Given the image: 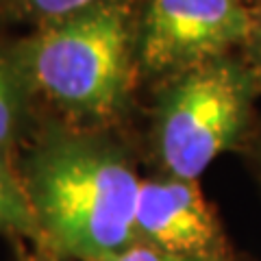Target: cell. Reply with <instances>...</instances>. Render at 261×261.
<instances>
[{"label":"cell","instance_id":"6da1fadb","mask_svg":"<svg viewBox=\"0 0 261 261\" xmlns=\"http://www.w3.org/2000/svg\"><path fill=\"white\" fill-rule=\"evenodd\" d=\"M20 172L39 246L55 259L107 261L137 244L142 181L113 142L81 130H48Z\"/></svg>","mask_w":261,"mask_h":261},{"label":"cell","instance_id":"7a4b0ae2","mask_svg":"<svg viewBox=\"0 0 261 261\" xmlns=\"http://www.w3.org/2000/svg\"><path fill=\"white\" fill-rule=\"evenodd\" d=\"M24 87L79 120H113L124 109L137 68V27L126 0H100L46 22L18 46Z\"/></svg>","mask_w":261,"mask_h":261},{"label":"cell","instance_id":"3957f363","mask_svg":"<svg viewBox=\"0 0 261 261\" xmlns=\"http://www.w3.org/2000/svg\"><path fill=\"white\" fill-rule=\"evenodd\" d=\"M261 96L242 53L166 79L154 109L152 142L166 174L196 181L209 163L252 133Z\"/></svg>","mask_w":261,"mask_h":261},{"label":"cell","instance_id":"277c9868","mask_svg":"<svg viewBox=\"0 0 261 261\" xmlns=\"http://www.w3.org/2000/svg\"><path fill=\"white\" fill-rule=\"evenodd\" d=\"M250 29L246 0H146L137 24V68L148 76L172 79L242 53Z\"/></svg>","mask_w":261,"mask_h":261},{"label":"cell","instance_id":"5b68a950","mask_svg":"<svg viewBox=\"0 0 261 261\" xmlns=\"http://www.w3.org/2000/svg\"><path fill=\"white\" fill-rule=\"evenodd\" d=\"M137 244L176 255L235 259L214 209L196 181L163 174L140 185L135 209Z\"/></svg>","mask_w":261,"mask_h":261},{"label":"cell","instance_id":"8992f818","mask_svg":"<svg viewBox=\"0 0 261 261\" xmlns=\"http://www.w3.org/2000/svg\"><path fill=\"white\" fill-rule=\"evenodd\" d=\"M0 233L39 244V226L27 185L22 172L11 166L5 146H0Z\"/></svg>","mask_w":261,"mask_h":261},{"label":"cell","instance_id":"52a82bcc","mask_svg":"<svg viewBox=\"0 0 261 261\" xmlns=\"http://www.w3.org/2000/svg\"><path fill=\"white\" fill-rule=\"evenodd\" d=\"M22 79L13 59L0 53V146L13 142L22 118Z\"/></svg>","mask_w":261,"mask_h":261},{"label":"cell","instance_id":"ba28073f","mask_svg":"<svg viewBox=\"0 0 261 261\" xmlns=\"http://www.w3.org/2000/svg\"><path fill=\"white\" fill-rule=\"evenodd\" d=\"M96 3H100V0H20V7L24 15L46 24L61 20L65 15L79 13Z\"/></svg>","mask_w":261,"mask_h":261},{"label":"cell","instance_id":"9c48e42d","mask_svg":"<svg viewBox=\"0 0 261 261\" xmlns=\"http://www.w3.org/2000/svg\"><path fill=\"white\" fill-rule=\"evenodd\" d=\"M107 261H235V259H207V257H192V255H176V252L159 250L146 244H133L124 252L111 257Z\"/></svg>","mask_w":261,"mask_h":261},{"label":"cell","instance_id":"30bf717a","mask_svg":"<svg viewBox=\"0 0 261 261\" xmlns=\"http://www.w3.org/2000/svg\"><path fill=\"white\" fill-rule=\"evenodd\" d=\"M242 57L248 63L252 76H255L257 85L261 89V9L252 11V29H250L246 46L242 48Z\"/></svg>","mask_w":261,"mask_h":261},{"label":"cell","instance_id":"8fae6325","mask_svg":"<svg viewBox=\"0 0 261 261\" xmlns=\"http://www.w3.org/2000/svg\"><path fill=\"white\" fill-rule=\"evenodd\" d=\"M29 261H57V259H55L53 255H48V252H44V250H42L37 257H31Z\"/></svg>","mask_w":261,"mask_h":261},{"label":"cell","instance_id":"7c38bea8","mask_svg":"<svg viewBox=\"0 0 261 261\" xmlns=\"http://www.w3.org/2000/svg\"><path fill=\"white\" fill-rule=\"evenodd\" d=\"M246 5L250 7L252 11H257V9H261V0H246Z\"/></svg>","mask_w":261,"mask_h":261},{"label":"cell","instance_id":"4fadbf2b","mask_svg":"<svg viewBox=\"0 0 261 261\" xmlns=\"http://www.w3.org/2000/svg\"><path fill=\"white\" fill-rule=\"evenodd\" d=\"M257 172H259V178H261V142L257 146Z\"/></svg>","mask_w":261,"mask_h":261},{"label":"cell","instance_id":"5bb4252c","mask_svg":"<svg viewBox=\"0 0 261 261\" xmlns=\"http://www.w3.org/2000/svg\"><path fill=\"white\" fill-rule=\"evenodd\" d=\"M0 3H5V0H0Z\"/></svg>","mask_w":261,"mask_h":261}]
</instances>
